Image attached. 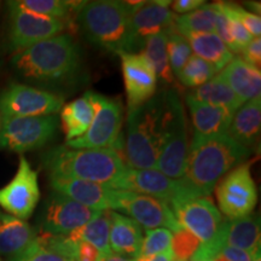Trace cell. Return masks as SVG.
<instances>
[{"label":"cell","instance_id":"6da1fadb","mask_svg":"<svg viewBox=\"0 0 261 261\" xmlns=\"http://www.w3.org/2000/svg\"><path fill=\"white\" fill-rule=\"evenodd\" d=\"M250 154L227 135L200 138L189 145L182 184L191 197H210L217 184Z\"/></svg>","mask_w":261,"mask_h":261},{"label":"cell","instance_id":"7a4b0ae2","mask_svg":"<svg viewBox=\"0 0 261 261\" xmlns=\"http://www.w3.org/2000/svg\"><path fill=\"white\" fill-rule=\"evenodd\" d=\"M50 178H73L110 188L125 172L123 156L113 149H73L56 146L42 156Z\"/></svg>","mask_w":261,"mask_h":261},{"label":"cell","instance_id":"3957f363","mask_svg":"<svg viewBox=\"0 0 261 261\" xmlns=\"http://www.w3.org/2000/svg\"><path fill=\"white\" fill-rule=\"evenodd\" d=\"M165 92L142 106L128 108L123 158L127 167L158 169L165 129Z\"/></svg>","mask_w":261,"mask_h":261},{"label":"cell","instance_id":"277c9868","mask_svg":"<svg viewBox=\"0 0 261 261\" xmlns=\"http://www.w3.org/2000/svg\"><path fill=\"white\" fill-rule=\"evenodd\" d=\"M12 64L28 79L73 81L81 68L80 48L69 34H60L15 52Z\"/></svg>","mask_w":261,"mask_h":261},{"label":"cell","instance_id":"5b68a950","mask_svg":"<svg viewBox=\"0 0 261 261\" xmlns=\"http://www.w3.org/2000/svg\"><path fill=\"white\" fill-rule=\"evenodd\" d=\"M145 2L94 0L85 2L75 14L77 27L90 42L104 50L126 51L129 21Z\"/></svg>","mask_w":261,"mask_h":261},{"label":"cell","instance_id":"8992f818","mask_svg":"<svg viewBox=\"0 0 261 261\" xmlns=\"http://www.w3.org/2000/svg\"><path fill=\"white\" fill-rule=\"evenodd\" d=\"M165 129L158 171L178 180L184 177L189 151L188 119L180 97L175 90L165 92Z\"/></svg>","mask_w":261,"mask_h":261},{"label":"cell","instance_id":"52a82bcc","mask_svg":"<svg viewBox=\"0 0 261 261\" xmlns=\"http://www.w3.org/2000/svg\"><path fill=\"white\" fill-rule=\"evenodd\" d=\"M89 92L94 108L92 123L84 136L69 140L65 145L73 149H113L123 156L121 100L92 91Z\"/></svg>","mask_w":261,"mask_h":261},{"label":"cell","instance_id":"ba28073f","mask_svg":"<svg viewBox=\"0 0 261 261\" xmlns=\"http://www.w3.org/2000/svg\"><path fill=\"white\" fill-rule=\"evenodd\" d=\"M57 128L55 115L2 117L0 146L18 154L44 148L54 139Z\"/></svg>","mask_w":261,"mask_h":261},{"label":"cell","instance_id":"9c48e42d","mask_svg":"<svg viewBox=\"0 0 261 261\" xmlns=\"http://www.w3.org/2000/svg\"><path fill=\"white\" fill-rule=\"evenodd\" d=\"M250 162H243L231 169L219 181L218 204L227 219H242L253 213L257 202L256 185L250 173Z\"/></svg>","mask_w":261,"mask_h":261},{"label":"cell","instance_id":"30bf717a","mask_svg":"<svg viewBox=\"0 0 261 261\" xmlns=\"http://www.w3.org/2000/svg\"><path fill=\"white\" fill-rule=\"evenodd\" d=\"M112 211L127 214L146 230L165 227L175 232L180 227L168 203L148 195L113 189Z\"/></svg>","mask_w":261,"mask_h":261},{"label":"cell","instance_id":"8fae6325","mask_svg":"<svg viewBox=\"0 0 261 261\" xmlns=\"http://www.w3.org/2000/svg\"><path fill=\"white\" fill-rule=\"evenodd\" d=\"M178 224L202 243L210 247L215 242L224 218L210 197L182 198L169 204Z\"/></svg>","mask_w":261,"mask_h":261},{"label":"cell","instance_id":"7c38bea8","mask_svg":"<svg viewBox=\"0 0 261 261\" xmlns=\"http://www.w3.org/2000/svg\"><path fill=\"white\" fill-rule=\"evenodd\" d=\"M63 98L23 84H12L0 94L2 117L55 115L61 112Z\"/></svg>","mask_w":261,"mask_h":261},{"label":"cell","instance_id":"4fadbf2b","mask_svg":"<svg viewBox=\"0 0 261 261\" xmlns=\"http://www.w3.org/2000/svg\"><path fill=\"white\" fill-rule=\"evenodd\" d=\"M109 189L132 191L151 196L168 205L173 202L190 198L181 179H171L158 169H133L127 167L125 172Z\"/></svg>","mask_w":261,"mask_h":261},{"label":"cell","instance_id":"5bb4252c","mask_svg":"<svg viewBox=\"0 0 261 261\" xmlns=\"http://www.w3.org/2000/svg\"><path fill=\"white\" fill-rule=\"evenodd\" d=\"M39 200L38 172L32 168L24 156H21L15 177L0 189V207L12 217L25 221L33 214Z\"/></svg>","mask_w":261,"mask_h":261},{"label":"cell","instance_id":"9a60e30c","mask_svg":"<svg viewBox=\"0 0 261 261\" xmlns=\"http://www.w3.org/2000/svg\"><path fill=\"white\" fill-rule=\"evenodd\" d=\"M10 45L15 52L60 35L68 27V21L51 18L9 6Z\"/></svg>","mask_w":261,"mask_h":261},{"label":"cell","instance_id":"2e32d148","mask_svg":"<svg viewBox=\"0 0 261 261\" xmlns=\"http://www.w3.org/2000/svg\"><path fill=\"white\" fill-rule=\"evenodd\" d=\"M225 247L237 248L254 254L260 248V220L254 215L242 219H224L215 242L202 247L191 261H212Z\"/></svg>","mask_w":261,"mask_h":261},{"label":"cell","instance_id":"e0dca14e","mask_svg":"<svg viewBox=\"0 0 261 261\" xmlns=\"http://www.w3.org/2000/svg\"><path fill=\"white\" fill-rule=\"evenodd\" d=\"M100 212L54 191L42 212L41 230L51 234H69L94 219Z\"/></svg>","mask_w":261,"mask_h":261},{"label":"cell","instance_id":"ac0fdd59","mask_svg":"<svg viewBox=\"0 0 261 261\" xmlns=\"http://www.w3.org/2000/svg\"><path fill=\"white\" fill-rule=\"evenodd\" d=\"M121 68L128 108L142 106L151 99L158 90V76L144 56L135 52H121Z\"/></svg>","mask_w":261,"mask_h":261},{"label":"cell","instance_id":"d6986e66","mask_svg":"<svg viewBox=\"0 0 261 261\" xmlns=\"http://www.w3.org/2000/svg\"><path fill=\"white\" fill-rule=\"evenodd\" d=\"M169 2H145L130 16L125 52L143 47L146 39L172 27L175 15L169 10Z\"/></svg>","mask_w":261,"mask_h":261},{"label":"cell","instance_id":"ffe728a7","mask_svg":"<svg viewBox=\"0 0 261 261\" xmlns=\"http://www.w3.org/2000/svg\"><path fill=\"white\" fill-rule=\"evenodd\" d=\"M54 191L94 211H112L113 189L73 178H50Z\"/></svg>","mask_w":261,"mask_h":261},{"label":"cell","instance_id":"44dd1931","mask_svg":"<svg viewBox=\"0 0 261 261\" xmlns=\"http://www.w3.org/2000/svg\"><path fill=\"white\" fill-rule=\"evenodd\" d=\"M38 232L27 221L0 213V260L16 261L27 252Z\"/></svg>","mask_w":261,"mask_h":261},{"label":"cell","instance_id":"7402d4cb","mask_svg":"<svg viewBox=\"0 0 261 261\" xmlns=\"http://www.w3.org/2000/svg\"><path fill=\"white\" fill-rule=\"evenodd\" d=\"M187 106L194 125V137L210 138L227 135V129L232 121L233 112L223 107L201 103L191 96H187Z\"/></svg>","mask_w":261,"mask_h":261},{"label":"cell","instance_id":"603a6c76","mask_svg":"<svg viewBox=\"0 0 261 261\" xmlns=\"http://www.w3.org/2000/svg\"><path fill=\"white\" fill-rule=\"evenodd\" d=\"M143 242V228L130 218L116 212H110V250L127 259H137L140 255Z\"/></svg>","mask_w":261,"mask_h":261},{"label":"cell","instance_id":"cb8c5ba5","mask_svg":"<svg viewBox=\"0 0 261 261\" xmlns=\"http://www.w3.org/2000/svg\"><path fill=\"white\" fill-rule=\"evenodd\" d=\"M219 76L243 103L256 99L261 96L260 69L248 64L241 56L233 57L232 61L219 73Z\"/></svg>","mask_w":261,"mask_h":261},{"label":"cell","instance_id":"d4e9b609","mask_svg":"<svg viewBox=\"0 0 261 261\" xmlns=\"http://www.w3.org/2000/svg\"><path fill=\"white\" fill-rule=\"evenodd\" d=\"M76 242L65 234L38 233L32 247L16 261H76L75 260Z\"/></svg>","mask_w":261,"mask_h":261},{"label":"cell","instance_id":"484cf974","mask_svg":"<svg viewBox=\"0 0 261 261\" xmlns=\"http://www.w3.org/2000/svg\"><path fill=\"white\" fill-rule=\"evenodd\" d=\"M261 127V98L244 103L234 113L227 129V136L244 148L255 145Z\"/></svg>","mask_w":261,"mask_h":261},{"label":"cell","instance_id":"4316f807","mask_svg":"<svg viewBox=\"0 0 261 261\" xmlns=\"http://www.w3.org/2000/svg\"><path fill=\"white\" fill-rule=\"evenodd\" d=\"M94 116V108L90 92L73 102L67 103L61 109L62 128L67 142L84 136L90 128Z\"/></svg>","mask_w":261,"mask_h":261},{"label":"cell","instance_id":"83f0119b","mask_svg":"<svg viewBox=\"0 0 261 261\" xmlns=\"http://www.w3.org/2000/svg\"><path fill=\"white\" fill-rule=\"evenodd\" d=\"M182 37L187 38L192 52H195V56L213 65L218 73L223 70L234 57L232 52L228 50V47L215 33H195Z\"/></svg>","mask_w":261,"mask_h":261},{"label":"cell","instance_id":"f1b7e54d","mask_svg":"<svg viewBox=\"0 0 261 261\" xmlns=\"http://www.w3.org/2000/svg\"><path fill=\"white\" fill-rule=\"evenodd\" d=\"M189 96L201 103L226 108L233 113H236L244 104L230 89V86L221 79L219 74L202 86L196 87L192 92L189 93Z\"/></svg>","mask_w":261,"mask_h":261},{"label":"cell","instance_id":"f546056e","mask_svg":"<svg viewBox=\"0 0 261 261\" xmlns=\"http://www.w3.org/2000/svg\"><path fill=\"white\" fill-rule=\"evenodd\" d=\"M110 212L102 211L94 219L76 230L65 234L73 242H87L96 248L100 255L112 253L109 246Z\"/></svg>","mask_w":261,"mask_h":261},{"label":"cell","instance_id":"4dcf8cb0","mask_svg":"<svg viewBox=\"0 0 261 261\" xmlns=\"http://www.w3.org/2000/svg\"><path fill=\"white\" fill-rule=\"evenodd\" d=\"M168 29L146 39L143 44V51L140 52V55H143L145 60L154 68L158 79L161 80L162 84L165 85H171L174 80V75H173L168 63L167 48H166Z\"/></svg>","mask_w":261,"mask_h":261},{"label":"cell","instance_id":"1f68e13d","mask_svg":"<svg viewBox=\"0 0 261 261\" xmlns=\"http://www.w3.org/2000/svg\"><path fill=\"white\" fill-rule=\"evenodd\" d=\"M84 3L65 2V0H16V2H9L8 5L32 14L68 21L70 15L76 14Z\"/></svg>","mask_w":261,"mask_h":261},{"label":"cell","instance_id":"d6a6232c","mask_svg":"<svg viewBox=\"0 0 261 261\" xmlns=\"http://www.w3.org/2000/svg\"><path fill=\"white\" fill-rule=\"evenodd\" d=\"M218 9L215 4H204L201 8L189 12V14L175 16L172 28L179 34H205L215 32V19H217Z\"/></svg>","mask_w":261,"mask_h":261},{"label":"cell","instance_id":"836d02e7","mask_svg":"<svg viewBox=\"0 0 261 261\" xmlns=\"http://www.w3.org/2000/svg\"><path fill=\"white\" fill-rule=\"evenodd\" d=\"M217 73L218 71L213 65L192 55L184 67L181 68V70L179 71L177 77L184 86L196 89L213 79Z\"/></svg>","mask_w":261,"mask_h":261},{"label":"cell","instance_id":"e575fe53","mask_svg":"<svg viewBox=\"0 0 261 261\" xmlns=\"http://www.w3.org/2000/svg\"><path fill=\"white\" fill-rule=\"evenodd\" d=\"M167 57L168 63L171 67L173 75L177 76L181 68L189 61V58L192 56V50L190 44L187 40V38L182 37L178 32H175L172 27L168 29V38H167Z\"/></svg>","mask_w":261,"mask_h":261},{"label":"cell","instance_id":"d590c367","mask_svg":"<svg viewBox=\"0 0 261 261\" xmlns=\"http://www.w3.org/2000/svg\"><path fill=\"white\" fill-rule=\"evenodd\" d=\"M173 232L168 228L160 227L154 230H146L143 237L139 256H149L155 254L172 252Z\"/></svg>","mask_w":261,"mask_h":261},{"label":"cell","instance_id":"8d00e7d4","mask_svg":"<svg viewBox=\"0 0 261 261\" xmlns=\"http://www.w3.org/2000/svg\"><path fill=\"white\" fill-rule=\"evenodd\" d=\"M201 242L191 232L182 228H178L173 232L172 253L173 257L180 261H191L201 248Z\"/></svg>","mask_w":261,"mask_h":261},{"label":"cell","instance_id":"74e56055","mask_svg":"<svg viewBox=\"0 0 261 261\" xmlns=\"http://www.w3.org/2000/svg\"><path fill=\"white\" fill-rule=\"evenodd\" d=\"M221 8L226 10V11L232 14L238 21L242 23L247 31L252 34L253 38H260L261 35V17L259 14H253V12L247 11L242 6L231 4L226 2H219Z\"/></svg>","mask_w":261,"mask_h":261},{"label":"cell","instance_id":"f35d334b","mask_svg":"<svg viewBox=\"0 0 261 261\" xmlns=\"http://www.w3.org/2000/svg\"><path fill=\"white\" fill-rule=\"evenodd\" d=\"M215 5H217V8L219 9L220 11H223L224 15L227 17L231 38H232L234 46H236V48H237V52H241L244 47L247 46L248 44H249L250 41L253 40L254 38L252 37V34L247 31V28L244 27V25L241 23V22L238 21V19L234 17L232 14H230V12L226 11V10L221 8V5L219 4V3H215Z\"/></svg>","mask_w":261,"mask_h":261},{"label":"cell","instance_id":"ab89813d","mask_svg":"<svg viewBox=\"0 0 261 261\" xmlns=\"http://www.w3.org/2000/svg\"><path fill=\"white\" fill-rule=\"evenodd\" d=\"M215 4V3H214ZM217 6V5H215ZM218 9V8H217ZM215 34L219 37L221 40L226 46L228 47L232 54H238L237 48L234 46L232 38H231V33H230V27H228V21L227 17L224 15L223 11H220L218 9V14H217V19H215Z\"/></svg>","mask_w":261,"mask_h":261},{"label":"cell","instance_id":"60d3db41","mask_svg":"<svg viewBox=\"0 0 261 261\" xmlns=\"http://www.w3.org/2000/svg\"><path fill=\"white\" fill-rule=\"evenodd\" d=\"M241 58L248 64L259 69L261 64V40L260 38H254L246 47L241 51Z\"/></svg>","mask_w":261,"mask_h":261},{"label":"cell","instance_id":"b9f144b4","mask_svg":"<svg viewBox=\"0 0 261 261\" xmlns=\"http://www.w3.org/2000/svg\"><path fill=\"white\" fill-rule=\"evenodd\" d=\"M100 253L92 244L87 242H76L75 248V260L76 261H98Z\"/></svg>","mask_w":261,"mask_h":261},{"label":"cell","instance_id":"7bdbcfd3","mask_svg":"<svg viewBox=\"0 0 261 261\" xmlns=\"http://www.w3.org/2000/svg\"><path fill=\"white\" fill-rule=\"evenodd\" d=\"M226 261H252L254 254L237 248L225 247L218 252Z\"/></svg>","mask_w":261,"mask_h":261},{"label":"cell","instance_id":"ee69618b","mask_svg":"<svg viewBox=\"0 0 261 261\" xmlns=\"http://www.w3.org/2000/svg\"><path fill=\"white\" fill-rule=\"evenodd\" d=\"M204 4H207L204 0H177V2L173 3L172 8L177 14L185 15L194 11L196 9L201 8Z\"/></svg>","mask_w":261,"mask_h":261},{"label":"cell","instance_id":"f6af8a7d","mask_svg":"<svg viewBox=\"0 0 261 261\" xmlns=\"http://www.w3.org/2000/svg\"><path fill=\"white\" fill-rule=\"evenodd\" d=\"M136 261H172L173 260V253H161V254H155V255H149V256H139L135 259Z\"/></svg>","mask_w":261,"mask_h":261},{"label":"cell","instance_id":"bcb514c9","mask_svg":"<svg viewBox=\"0 0 261 261\" xmlns=\"http://www.w3.org/2000/svg\"><path fill=\"white\" fill-rule=\"evenodd\" d=\"M98 261H136L133 259H127V257L120 256L117 254H114L113 252L110 254H107V255H100L99 260Z\"/></svg>","mask_w":261,"mask_h":261},{"label":"cell","instance_id":"7dc6e473","mask_svg":"<svg viewBox=\"0 0 261 261\" xmlns=\"http://www.w3.org/2000/svg\"><path fill=\"white\" fill-rule=\"evenodd\" d=\"M252 261H261V256H260V248L259 249L256 250L255 253H254V255H253V260Z\"/></svg>","mask_w":261,"mask_h":261},{"label":"cell","instance_id":"c3c4849f","mask_svg":"<svg viewBox=\"0 0 261 261\" xmlns=\"http://www.w3.org/2000/svg\"><path fill=\"white\" fill-rule=\"evenodd\" d=\"M0 130H2V115H0Z\"/></svg>","mask_w":261,"mask_h":261},{"label":"cell","instance_id":"681fc988","mask_svg":"<svg viewBox=\"0 0 261 261\" xmlns=\"http://www.w3.org/2000/svg\"><path fill=\"white\" fill-rule=\"evenodd\" d=\"M0 261H2V260H0Z\"/></svg>","mask_w":261,"mask_h":261}]
</instances>
